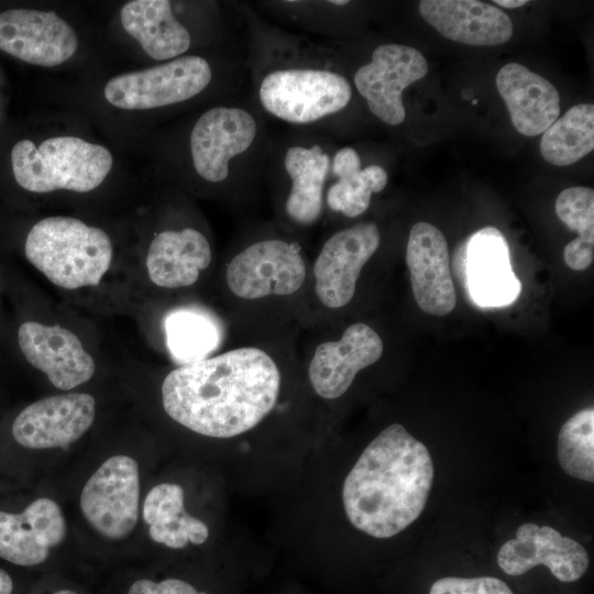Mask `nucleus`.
I'll return each instance as SVG.
<instances>
[{
	"mask_svg": "<svg viewBox=\"0 0 594 594\" xmlns=\"http://www.w3.org/2000/svg\"><path fill=\"white\" fill-rule=\"evenodd\" d=\"M429 594H514L502 580L493 576L455 578L437 580Z\"/></svg>",
	"mask_w": 594,
	"mask_h": 594,
	"instance_id": "nucleus-32",
	"label": "nucleus"
},
{
	"mask_svg": "<svg viewBox=\"0 0 594 594\" xmlns=\"http://www.w3.org/2000/svg\"><path fill=\"white\" fill-rule=\"evenodd\" d=\"M330 165L329 155L317 144L294 145L286 151L284 167L290 187L285 200V212L294 223L307 227L320 219Z\"/></svg>",
	"mask_w": 594,
	"mask_h": 594,
	"instance_id": "nucleus-24",
	"label": "nucleus"
},
{
	"mask_svg": "<svg viewBox=\"0 0 594 594\" xmlns=\"http://www.w3.org/2000/svg\"><path fill=\"white\" fill-rule=\"evenodd\" d=\"M125 594H212L208 588L189 579L165 576L161 580L139 578L127 587Z\"/></svg>",
	"mask_w": 594,
	"mask_h": 594,
	"instance_id": "nucleus-33",
	"label": "nucleus"
},
{
	"mask_svg": "<svg viewBox=\"0 0 594 594\" xmlns=\"http://www.w3.org/2000/svg\"><path fill=\"white\" fill-rule=\"evenodd\" d=\"M14 590L13 580L10 574L0 569V594H12Z\"/></svg>",
	"mask_w": 594,
	"mask_h": 594,
	"instance_id": "nucleus-35",
	"label": "nucleus"
},
{
	"mask_svg": "<svg viewBox=\"0 0 594 594\" xmlns=\"http://www.w3.org/2000/svg\"><path fill=\"white\" fill-rule=\"evenodd\" d=\"M585 548L549 526L520 525L516 537L506 541L497 554V564L508 575H521L544 565L561 582H575L587 571Z\"/></svg>",
	"mask_w": 594,
	"mask_h": 594,
	"instance_id": "nucleus-14",
	"label": "nucleus"
},
{
	"mask_svg": "<svg viewBox=\"0 0 594 594\" xmlns=\"http://www.w3.org/2000/svg\"><path fill=\"white\" fill-rule=\"evenodd\" d=\"M558 218L579 237L563 250L565 264L574 271L590 267L594 258V190L578 186L562 190L556 200Z\"/></svg>",
	"mask_w": 594,
	"mask_h": 594,
	"instance_id": "nucleus-27",
	"label": "nucleus"
},
{
	"mask_svg": "<svg viewBox=\"0 0 594 594\" xmlns=\"http://www.w3.org/2000/svg\"><path fill=\"white\" fill-rule=\"evenodd\" d=\"M384 351L378 333L364 322L350 324L338 340L318 344L308 365L314 391L324 399L342 396L356 374L377 362Z\"/></svg>",
	"mask_w": 594,
	"mask_h": 594,
	"instance_id": "nucleus-16",
	"label": "nucleus"
},
{
	"mask_svg": "<svg viewBox=\"0 0 594 594\" xmlns=\"http://www.w3.org/2000/svg\"><path fill=\"white\" fill-rule=\"evenodd\" d=\"M75 30L53 11L11 9L0 13V50L25 63L53 67L77 51Z\"/></svg>",
	"mask_w": 594,
	"mask_h": 594,
	"instance_id": "nucleus-13",
	"label": "nucleus"
},
{
	"mask_svg": "<svg viewBox=\"0 0 594 594\" xmlns=\"http://www.w3.org/2000/svg\"><path fill=\"white\" fill-rule=\"evenodd\" d=\"M454 267L479 307L508 306L521 292V283L512 268L508 243L494 227L480 229L457 248Z\"/></svg>",
	"mask_w": 594,
	"mask_h": 594,
	"instance_id": "nucleus-9",
	"label": "nucleus"
},
{
	"mask_svg": "<svg viewBox=\"0 0 594 594\" xmlns=\"http://www.w3.org/2000/svg\"><path fill=\"white\" fill-rule=\"evenodd\" d=\"M65 536V517L51 498L35 499L21 514L0 512V558L13 564L44 563Z\"/></svg>",
	"mask_w": 594,
	"mask_h": 594,
	"instance_id": "nucleus-19",
	"label": "nucleus"
},
{
	"mask_svg": "<svg viewBox=\"0 0 594 594\" xmlns=\"http://www.w3.org/2000/svg\"><path fill=\"white\" fill-rule=\"evenodd\" d=\"M96 402L90 394L42 398L25 407L12 424L14 440L29 449L65 448L92 425Z\"/></svg>",
	"mask_w": 594,
	"mask_h": 594,
	"instance_id": "nucleus-15",
	"label": "nucleus"
},
{
	"mask_svg": "<svg viewBox=\"0 0 594 594\" xmlns=\"http://www.w3.org/2000/svg\"><path fill=\"white\" fill-rule=\"evenodd\" d=\"M496 87L514 128L526 136L542 134L560 114V95L544 77L518 63L503 66Z\"/></svg>",
	"mask_w": 594,
	"mask_h": 594,
	"instance_id": "nucleus-21",
	"label": "nucleus"
},
{
	"mask_svg": "<svg viewBox=\"0 0 594 594\" xmlns=\"http://www.w3.org/2000/svg\"><path fill=\"white\" fill-rule=\"evenodd\" d=\"M406 264L415 300L432 316L450 314L457 304V293L450 271L447 240L428 222L415 223L409 232Z\"/></svg>",
	"mask_w": 594,
	"mask_h": 594,
	"instance_id": "nucleus-17",
	"label": "nucleus"
},
{
	"mask_svg": "<svg viewBox=\"0 0 594 594\" xmlns=\"http://www.w3.org/2000/svg\"><path fill=\"white\" fill-rule=\"evenodd\" d=\"M427 447L392 424L364 449L342 487L350 522L374 538H391L422 513L433 482Z\"/></svg>",
	"mask_w": 594,
	"mask_h": 594,
	"instance_id": "nucleus-2",
	"label": "nucleus"
},
{
	"mask_svg": "<svg viewBox=\"0 0 594 594\" xmlns=\"http://www.w3.org/2000/svg\"><path fill=\"white\" fill-rule=\"evenodd\" d=\"M282 374L258 346H240L180 365L162 384L165 413L187 429L232 438L256 427L275 407Z\"/></svg>",
	"mask_w": 594,
	"mask_h": 594,
	"instance_id": "nucleus-1",
	"label": "nucleus"
},
{
	"mask_svg": "<svg viewBox=\"0 0 594 594\" xmlns=\"http://www.w3.org/2000/svg\"><path fill=\"white\" fill-rule=\"evenodd\" d=\"M212 79L210 64L186 55L145 69L111 78L105 86L107 101L124 110H148L176 105L204 91Z\"/></svg>",
	"mask_w": 594,
	"mask_h": 594,
	"instance_id": "nucleus-6",
	"label": "nucleus"
},
{
	"mask_svg": "<svg viewBox=\"0 0 594 594\" xmlns=\"http://www.w3.org/2000/svg\"><path fill=\"white\" fill-rule=\"evenodd\" d=\"M164 330L168 351L180 365L209 358L221 340L216 319L194 307L170 311L165 317Z\"/></svg>",
	"mask_w": 594,
	"mask_h": 594,
	"instance_id": "nucleus-25",
	"label": "nucleus"
},
{
	"mask_svg": "<svg viewBox=\"0 0 594 594\" xmlns=\"http://www.w3.org/2000/svg\"><path fill=\"white\" fill-rule=\"evenodd\" d=\"M594 148V105L579 103L557 119L540 140V153L556 166L571 165Z\"/></svg>",
	"mask_w": 594,
	"mask_h": 594,
	"instance_id": "nucleus-26",
	"label": "nucleus"
},
{
	"mask_svg": "<svg viewBox=\"0 0 594 594\" xmlns=\"http://www.w3.org/2000/svg\"><path fill=\"white\" fill-rule=\"evenodd\" d=\"M120 20L125 32L154 59H175L190 47V33L175 18L168 0L129 1L120 11Z\"/></svg>",
	"mask_w": 594,
	"mask_h": 594,
	"instance_id": "nucleus-23",
	"label": "nucleus"
},
{
	"mask_svg": "<svg viewBox=\"0 0 594 594\" xmlns=\"http://www.w3.org/2000/svg\"><path fill=\"white\" fill-rule=\"evenodd\" d=\"M139 466L128 455L106 460L86 482L80 494V509L86 520L101 536L123 539L139 518Z\"/></svg>",
	"mask_w": 594,
	"mask_h": 594,
	"instance_id": "nucleus-8",
	"label": "nucleus"
},
{
	"mask_svg": "<svg viewBox=\"0 0 594 594\" xmlns=\"http://www.w3.org/2000/svg\"><path fill=\"white\" fill-rule=\"evenodd\" d=\"M24 253L54 285L76 289L99 284L111 265L112 243L100 228L54 216L31 228Z\"/></svg>",
	"mask_w": 594,
	"mask_h": 594,
	"instance_id": "nucleus-3",
	"label": "nucleus"
},
{
	"mask_svg": "<svg viewBox=\"0 0 594 594\" xmlns=\"http://www.w3.org/2000/svg\"><path fill=\"white\" fill-rule=\"evenodd\" d=\"M330 167L338 179L349 177L362 169L358 152L349 146L340 148L333 155Z\"/></svg>",
	"mask_w": 594,
	"mask_h": 594,
	"instance_id": "nucleus-34",
	"label": "nucleus"
},
{
	"mask_svg": "<svg viewBox=\"0 0 594 594\" xmlns=\"http://www.w3.org/2000/svg\"><path fill=\"white\" fill-rule=\"evenodd\" d=\"M330 3L336 4V6H344V4L349 3V1H343V0H341V1H330Z\"/></svg>",
	"mask_w": 594,
	"mask_h": 594,
	"instance_id": "nucleus-38",
	"label": "nucleus"
},
{
	"mask_svg": "<svg viewBox=\"0 0 594 594\" xmlns=\"http://www.w3.org/2000/svg\"><path fill=\"white\" fill-rule=\"evenodd\" d=\"M257 96L268 114L307 125L342 111L351 100L352 87L343 75L326 67L287 66L267 72Z\"/></svg>",
	"mask_w": 594,
	"mask_h": 594,
	"instance_id": "nucleus-5",
	"label": "nucleus"
},
{
	"mask_svg": "<svg viewBox=\"0 0 594 594\" xmlns=\"http://www.w3.org/2000/svg\"><path fill=\"white\" fill-rule=\"evenodd\" d=\"M427 72L428 63L418 50L384 44L374 50L369 64L356 70L354 85L376 118L389 125H398L406 118L403 91L424 78Z\"/></svg>",
	"mask_w": 594,
	"mask_h": 594,
	"instance_id": "nucleus-12",
	"label": "nucleus"
},
{
	"mask_svg": "<svg viewBox=\"0 0 594 594\" xmlns=\"http://www.w3.org/2000/svg\"><path fill=\"white\" fill-rule=\"evenodd\" d=\"M419 12L444 37L466 45H501L513 35L510 18L483 1L424 0Z\"/></svg>",
	"mask_w": 594,
	"mask_h": 594,
	"instance_id": "nucleus-20",
	"label": "nucleus"
},
{
	"mask_svg": "<svg viewBox=\"0 0 594 594\" xmlns=\"http://www.w3.org/2000/svg\"><path fill=\"white\" fill-rule=\"evenodd\" d=\"M380 243L374 222L341 229L324 241L312 266L315 293L323 307L339 309L350 304L362 268Z\"/></svg>",
	"mask_w": 594,
	"mask_h": 594,
	"instance_id": "nucleus-10",
	"label": "nucleus"
},
{
	"mask_svg": "<svg viewBox=\"0 0 594 594\" xmlns=\"http://www.w3.org/2000/svg\"><path fill=\"white\" fill-rule=\"evenodd\" d=\"M561 468L582 481H594V409L586 407L569 418L558 437Z\"/></svg>",
	"mask_w": 594,
	"mask_h": 594,
	"instance_id": "nucleus-28",
	"label": "nucleus"
},
{
	"mask_svg": "<svg viewBox=\"0 0 594 594\" xmlns=\"http://www.w3.org/2000/svg\"><path fill=\"white\" fill-rule=\"evenodd\" d=\"M212 258L207 238L194 228L165 230L152 240L146 268L152 283L164 288L194 285Z\"/></svg>",
	"mask_w": 594,
	"mask_h": 594,
	"instance_id": "nucleus-22",
	"label": "nucleus"
},
{
	"mask_svg": "<svg viewBox=\"0 0 594 594\" xmlns=\"http://www.w3.org/2000/svg\"><path fill=\"white\" fill-rule=\"evenodd\" d=\"M184 512V491L178 484L154 486L143 504V519L150 526L166 522Z\"/></svg>",
	"mask_w": 594,
	"mask_h": 594,
	"instance_id": "nucleus-31",
	"label": "nucleus"
},
{
	"mask_svg": "<svg viewBox=\"0 0 594 594\" xmlns=\"http://www.w3.org/2000/svg\"><path fill=\"white\" fill-rule=\"evenodd\" d=\"M387 173L380 165H369L358 173L338 179L327 191L328 207L345 217L354 218L364 213L374 193L387 185Z\"/></svg>",
	"mask_w": 594,
	"mask_h": 594,
	"instance_id": "nucleus-29",
	"label": "nucleus"
},
{
	"mask_svg": "<svg viewBox=\"0 0 594 594\" xmlns=\"http://www.w3.org/2000/svg\"><path fill=\"white\" fill-rule=\"evenodd\" d=\"M148 534L158 543L172 549H182L188 542L194 544L204 543L209 536V530L204 521L185 510L164 524L150 526Z\"/></svg>",
	"mask_w": 594,
	"mask_h": 594,
	"instance_id": "nucleus-30",
	"label": "nucleus"
},
{
	"mask_svg": "<svg viewBox=\"0 0 594 594\" xmlns=\"http://www.w3.org/2000/svg\"><path fill=\"white\" fill-rule=\"evenodd\" d=\"M494 3L503 8L515 9V8H519L527 4L528 1L527 0H495Z\"/></svg>",
	"mask_w": 594,
	"mask_h": 594,
	"instance_id": "nucleus-36",
	"label": "nucleus"
},
{
	"mask_svg": "<svg viewBox=\"0 0 594 594\" xmlns=\"http://www.w3.org/2000/svg\"><path fill=\"white\" fill-rule=\"evenodd\" d=\"M112 164L107 147L78 136H53L40 145L23 139L11 150L15 182L38 194L58 189L90 191L105 180Z\"/></svg>",
	"mask_w": 594,
	"mask_h": 594,
	"instance_id": "nucleus-4",
	"label": "nucleus"
},
{
	"mask_svg": "<svg viewBox=\"0 0 594 594\" xmlns=\"http://www.w3.org/2000/svg\"><path fill=\"white\" fill-rule=\"evenodd\" d=\"M257 131L255 117L244 108L219 106L205 111L189 138L198 176L209 183L224 182L231 162L251 148Z\"/></svg>",
	"mask_w": 594,
	"mask_h": 594,
	"instance_id": "nucleus-11",
	"label": "nucleus"
},
{
	"mask_svg": "<svg viewBox=\"0 0 594 594\" xmlns=\"http://www.w3.org/2000/svg\"><path fill=\"white\" fill-rule=\"evenodd\" d=\"M306 275V263L298 246L279 238L246 245L226 268L229 290L244 300L292 296L302 287Z\"/></svg>",
	"mask_w": 594,
	"mask_h": 594,
	"instance_id": "nucleus-7",
	"label": "nucleus"
},
{
	"mask_svg": "<svg viewBox=\"0 0 594 594\" xmlns=\"http://www.w3.org/2000/svg\"><path fill=\"white\" fill-rule=\"evenodd\" d=\"M18 342L29 363L58 389H73L95 374L92 356L75 333L61 326L26 321L19 327Z\"/></svg>",
	"mask_w": 594,
	"mask_h": 594,
	"instance_id": "nucleus-18",
	"label": "nucleus"
},
{
	"mask_svg": "<svg viewBox=\"0 0 594 594\" xmlns=\"http://www.w3.org/2000/svg\"><path fill=\"white\" fill-rule=\"evenodd\" d=\"M35 594H82V593L69 586H55V587L48 588L46 593H35Z\"/></svg>",
	"mask_w": 594,
	"mask_h": 594,
	"instance_id": "nucleus-37",
	"label": "nucleus"
}]
</instances>
